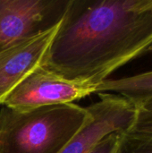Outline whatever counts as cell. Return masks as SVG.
I'll list each match as a JSON object with an SVG mask.
<instances>
[{"label": "cell", "mask_w": 152, "mask_h": 153, "mask_svg": "<svg viewBox=\"0 0 152 153\" xmlns=\"http://www.w3.org/2000/svg\"><path fill=\"white\" fill-rule=\"evenodd\" d=\"M98 95L99 100L87 107L89 119L59 153H90L108 135L131 130L135 106L117 94L101 92Z\"/></svg>", "instance_id": "obj_5"}, {"label": "cell", "mask_w": 152, "mask_h": 153, "mask_svg": "<svg viewBox=\"0 0 152 153\" xmlns=\"http://www.w3.org/2000/svg\"><path fill=\"white\" fill-rule=\"evenodd\" d=\"M120 95L134 106L152 99V71L119 79H108L97 86L96 93Z\"/></svg>", "instance_id": "obj_7"}, {"label": "cell", "mask_w": 152, "mask_h": 153, "mask_svg": "<svg viewBox=\"0 0 152 153\" xmlns=\"http://www.w3.org/2000/svg\"><path fill=\"white\" fill-rule=\"evenodd\" d=\"M136 113L129 132L152 134V99L135 106Z\"/></svg>", "instance_id": "obj_9"}, {"label": "cell", "mask_w": 152, "mask_h": 153, "mask_svg": "<svg viewBox=\"0 0 152 153\" xmlns=\"http://www.w3.org/2000/svg\"><path fill=\"white\" fill-rule=\"evenodd\" d=\"M117 153H152V134L123 133Z\"/></svg>", "instance_id": "obj_8"}, {"label": "cell", "mask_w": 152, "mask_h": 153, "mask_svg": "<svg viewBox=\"0 0 152 153\" xmlns=\"http://www.w3.org/2000/svg\"><path fill=\"white\" fill-rule=\"evenodd\" d=\"M150 51H151L152 52V46H151V49H150Z\"/></svg>", "instance_id": "obj_11"}, {"label": "cell", "mask_w": 152, "mask_h": 153, "mask_svg": "<svg viewBox=\"0 0 152 153\" xmlns=\"http://www.w3.org/2000/svg\"><path fill=\"white\" fill-rule=\"evenodd\" d=\"M123 133H113L103 140L90 153H117Z\"/></svg>", "instance_id": "obj_10"}, {"label": "cell", "mask_w": 152, "mask_h": 153, "mask_svg": "<svg viewBox=\"0 0 152 153\" xmlns=\"http://www.w3.org/2000/svg\"><path fill=\"white\" fill-rule=\"evenodd\" d=\"M97 86L70 81L42 67L36 68L7 96L4 105L20 110L73 103L92 93Z\"/></svg>", "instance_id": "obj_4"}, {"label": "cell", "mask_w": 152, "mask_h": 153, "mask_svg": "<svg viewBox=\"0 0 152 153\" xmlns=\"http://www.w3.org/2000/svg\"><path fill=\"white\" fill-rule=\"evenodd\" d=\"M70 0H0V52L58 26Z\"/></svg>", "instance_id": "obj_3"}, {"label": "cell", "mask_w": 152, "mask_h": 153, "mask_svg": "<svg viewBox=\"0 0 152 153\" xmlns=\"http://www.w3.org/2000/svg\"><path fill=\"white\" fill-rule=\"evenodd\" d=\"M56 28L0 52V105L18 84L41 65Z\"/></svg>", "instance_id": "obj_6"}, {"label": "cell", "mask_w": 152, "mask_h": 153, "mask_svg": "<svg viewBox=\"0 0 152 153\" xmlns=\"http://www.w3.org/2000/svg\"><path fill=\"white\" fill-rule=\"evenodd\" d=\"M152 46V0H70L41 66L98 86Z\"/></svg>", "instance_id": "obj_1"}, {"label": "cell", "mask_w": 152, "mask_h": 153, "mask_svg": "<svg viewBox=\"0 0 152 153\" xmlns=\"http://www.w3.org/2000/svg\"><path fill=\"white\" fill-rule=\"evenodd\" d=\"M90 117L74 103L0 109V153H59Z\"/></svg>", "instance_id": "obj_2"}]
</instances>
